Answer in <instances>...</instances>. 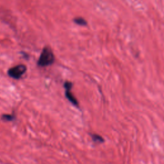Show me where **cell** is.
I'll use <instances>...</instances> for the list:
<instances>
[{
	"label": "cell",
	"instance_id": "cell-5",
	"mask_svg": "<svg viewBox=\"0 0 164 164\" xmlns=\"http://www.w3.org/2000/svg\"><path fill=\"white\" fill-rule=\"evenodd\" d=\"M92 138H93V140L94 141V142H99V143H101V142H104V140L101 137V136H99L98 135H96V134H93L92 135Z\"/></svg>",
	"mask_w": 164,
	"mask_h": 164
},
{
	"label": "cell",
	"instance_id": "cell-4",
	"mask_svg": "<svg viewBox=\"0 0 164 164\" xmlns=\"http://www.w3.org/2000/svg\"><path fill=\"white\" fill-rule=\"evenodd\" d=\"M74 22L78 24V25H80V26H86L87 24V23L85 19H84V18L82 17H77V18H75V19H74Z\"/></svg>",
	"mask_w": 164,
	"mask_h": 164
},
{
	"label": "cell",
	"instance_id": "cell-2",
	"mask_svg": "<svg viewBox=\"0 0 164 164\" xmlns=\"http://www.w3.org/2000/svg\"><path fill=\"white\" fill-rule=\"evenodd\" d=\"M26 69V67L24 65H18L9 69L8 71V75L14 79L18 80L25 73Z\"/></svg>",
	"mask_w": 164,
	"mask_h": 164
},
{
	"label": "cell",
	"instance_id": "cell-6",
	"mask_svg": "<svg viewBox=\"0 0 164 164\" xmlns=\"http://www.w3.org/2000/svg\"><path fill=\"white\" fill-rule=\"evenodd\" d=\"M14 119V117L12 115H8V114H4L2 115V119L5 120L6 121H11Z\"/></svg>",
	"mask_w": 164,
	"mask_h": 164
},
{
	"label": "cell",
	"instance_id": "cell-3",
	"mask_svg": "<svg viewBox=\"0 0 164 164\" xmlns=\"http://www.w3.org/2000/svg\"><path fill=\"white\" fill-rule=\"evenodd\" d=\"M64 87L66 88L65 95H66V97H67V99L74 105L78 106V101L76 99L75 97L72 95V94L71 92V90L72 88V84L71 83V82L67 81L64 84Z\"/></svg>",
	"mask_w": 164,
	"mask_h": 164
},
{
	"label": "cell",
	"instance_id": "cell-1",
	"mask_svg": "<svg viewBox=\"0 0 164 164\" xmlns=\"http://www.w3.org/2000/svg\"><path fill=\"white\" fill-rule=\"evenodd\" d=\"M54 61V57L53 51L48 47L44 48L38 60V65L40 67H47L51 65Z\"/></svg>",
	"mask_w": 164,
	"mask_h": 164
}]
</instances>
